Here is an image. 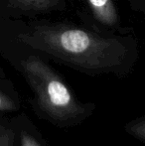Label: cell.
Instances as JSON below:
<instances>
[{
    "mask_svg": "<svg viewBox=\"0 0 145 146\" xmlns=\"http://www.w3.org/2000/svg\"><path fill=\"white\" fill-rule=\"evenodd\" d=\"M0 40L25 47L89 77L124 78L139 60V43L133 31L105 32L85 22L45 17L0 19Z\"/></svg>",
    "mask_w": 145,
    "mask_h": 146,
    "instance_id": "6da1fadb",
    "label": "cell"
},
{
    "mask_svg": "<svg viewBox=\"0 0 145 146\" xmlns=\"http://www.w3.org/2000/svg\"><path fill=\"white\" fill-rule=\"evenodd\" d=\"M0 57L29 86L33 94L29 104L39 119L59 128H71L83 124L95 113V102L79 100L51 62L40 54L0 40Z\"/></svg>",
    "mask_w": 145,
    "mask_h": 146,
    "instance_id": "7a4b0ae2",
    "label": "cell"
},
{
    "mask_svg": "<svg viewBox=\"0 0 145 146\" xmlns=\"http://www.w3.org/2000/svg\"><path fill=\"white\" fill-rule=\"evenodd\" d=\"M85 10L81 14L85 23L105 32L126 33L131 28L122 26L117 0H81Z\"/></svg>",
    "mask_w": 145,
    "mask_h": 146,
    "instance_id": "3957f363",
    "label": "cell"
},
{
    "mask_svg": "<svg viewBox=\"0 0 145 146\" xmlns=\"http://www.w3.org/2000/svg\"><path fill=\"white\" fill-rule=\"evenodd\" d=\"M68 9V0H0V19H36Z\"/></svg>",
    "mask_w": 145,
    "mask_h": 146,
    "instance_id": "277c9868",
    "label": "cell"
},
{
    "mask_svg": "<svg viewBox=\"0 0 145 146\" xmlns=\"http://www.w3.org/2000/svg\"><path fill=\"white\" fill-rule=\"evenodd\" d=\"M17 135V146H50L38 127L24 112L10 117Z\"/></svg>",
    "mask_w": 145,
    "mask_h": 146,
    "instance_id": "5b68a950",
    "label": "cell"
},
{
    "mask_svg": "<svg viewBox=\"0 0 145 146\" xmlns=\"http://www.w3.org/2000/svg\"><path fill=\"white\" fill-rule=\"evenodd\" d=\"M22 98L14 84L0 67V117H11L19 113Z\"/></svg>",
    "mask_w": 145,
    "mask_h": 146,
    "instance_id": "8992f818",
    "label": "cell"
},
{
    "mask_svg": "<svg viewBox=\"0 0 145 146\" xmlns=\"http://www.w3.org/2000/svg\"><path fill=\"white\" fill-rule=\"evenodd\" d=\"M126 133L140 142L145 141V116H139L130 120L124 126Z\"/></svg>",
    "mask_w": 145,
    "mask_h": 146,
    "instance_id": "52a82bcc",
    "label": "cell"
},
{
    "mask_svg": "<svg viewBox=\"0 0 145 146\" xmlns=\"http://www.w3.org/2000/svg\"><path fill=\"white\" fill-rule=\"evenodd\" d=\"M0 146H17V135L11 121L0 133Z\"/></svg>",
    "mask_w": 145,
    "mask_h": 146,
    "instance_id": "ba28073f",
    "label": "cell"
},
{
    "mask_svg": "<svg viewBox=\"0 0 145 146\" xmlns=\"http://www.w3.org/2000/svg\"><path fill=\"white\" fill-rule=\"evenodd\" d=\"M127 2L132 10L136 12H141L144 13L145 11V0H124Z\"/></svg>",
    "mask_w": 145,
    "mask_h": 146,
    "instance_id": "9c48e42d",
    "label": "cell"
},
{
    "mask_svg": "<svg viewBox=\"0 0 145 146\" xmlns=\"http://www.w3.org/2000/svg\"><path fill=\"white\" fill-rule=\"evenodd\" d=\"M10 117H0V133L7 127V125L9 124Z\"/></svg>",
    "mask_w": 145,
    "mask_h": 146,
    "instance_id": "30bf717a",
    "label": "cell"
}]
</instances>
